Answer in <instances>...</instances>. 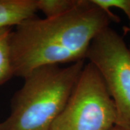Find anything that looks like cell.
I'll use <instances>...</instances> for the list:
<instances>
[{
    "label": "cell",
    "instance_id": "cell-9",
    "mask_svg": "<svg viewBox=\"0 0 130 130\" xmlns=\"http://www.w3.org/2000/svg\"><path fill=\"white\" fill-rule=\"evenodd\" d=\"M108 130H128V129H126L124 128H122L121 126H113L112 128H111L110 129Z\"/></svg>",
    "mask_w": 130,
    "mask_h": 130
},
{
    "label": "cell",
    "instance_id": "cell-10",
    "mask_svg": "<svg viewBox=\"0 0 130 130\" xmlns=\"http://www.w3.org/2000/svg\"><path fill=\"white\" fill-rule=\"evenodd\" d=\"M129 49H130V48H129Z\"/></svg>",
    "mask_w": 130,
    "mask_h": 130
},
{
    "label": "cell",
    "instance_id": "cell-5",
    "mask_svg": "<svg viewBox=\"0 0 130 130\" xmlns=\"http://www.w3.org/2000/svg\"><path fill=\"white\" fill-rule=\"evenodd\" d=\"M37 11L36 0H0V29L17 27Z\"/></svg>",
    "mask_w": 130,
    "mask_h": 130
},
{
    "label": "cell",
    "instance_id": "cell-6",
    "mask_svg": "<svg viewBox=\"0 0 130 130\" xmlns=\"http://www.w3.org/2000/svg\"><path fill=\"white\" fill-rule=\"evenodd\" d=\"M12 31L11 28L0 29V85L14 76L10 51Z\"/></svg>",
    "mask_w": 130,
    "mask_h": 130
},
{
    "label": "cell",
    "instance_id": "cell-1",
    "mask_svg": "<svg viewBox=\"0 0 130 130\" xmlns=\"http://www.w3.org/2000/svg\"><path fill=\"white\" fill-rule=\"evenodd\" d=\"M112 22L120 19L92 0H79L74 9L56 17L26 20L10 36L14 76L24 78L41 66L85 61L94 38Z\"/></svg>",
    "mask_w": 130,
    "mask_h": 130
},
{
    "label": "cell",
    "instance_id": "cell-8",
    "mask_svg": "<svg viewBox=\"0 0 130 130\" xmlns=\"http://www.w3.org/2000/svg\"><path fill=\"white\" fill-rule=\"evenodd\" d=\"M92 2L108 13H112L110 10L112 7L121 9L129 19L130 30V0H92Z\"/></svg>",
    "mask_w": 130,
    "mask_h": 130
},
{
    "label": "cell",
    "instance_id": "cell-3",
    "mask_svg": "<svg viewBox=\"0 0 130 130\" xmlns=\"http://www.w3.org/2000/svg\"><path fill=\"white\" fill-rule=\"evenodd\" d=\"M116 120V106L102 75L88 62L51 130H108Z\"/></svg>",
    "mask_w": 130,
    "mask_h": 130
},
{
    "label": "cell",
    "instance_id": "cell-2",
    "mask_svg": "<svg viewBox=\"0 0 130 130\" xmlns=\"http://www.w3.org/2000/svg\"><path fill=\"white\" fill-rule=\"evenodd\" d=\"M84 66L85 61H80L64 67L44 65L31 71L12 98L10 115L0 123V130H51Z\"/></svg>",
    "mask_w": 130,
    "mask_h": 130
},
{
    "label": "cell",
    "instance_id": "cell-7",
    "mask_svg": "<svg viewBox=\"0 0 130 130\" xmlns=\"http://www.w3.org/2000/svg\"><path fill=\"white\" fill-rule=\"evenodd\" d=\"M79 3V0H36L38 10L46 18H54L69 12Z\"/></svg>",
    "mask_w": 130,
    "mask_h": 130
},
{
    "label": "cell",
    "instance_id": "cell-4",
    "mask_svg": "<svg viewBox=\"0 0 130 130\" xmlns=\"http://www.w3.org/2000/svg\"><path fill=\"white\" fill-rule=\"evenodd\" d=\"M86 59L97 67L105 81L116 106V125L130 130L129 48L109 26L94 38Z\"/></svg>",
    "mask_w": 130,
    "mask_h": 130
}]
</instances>
